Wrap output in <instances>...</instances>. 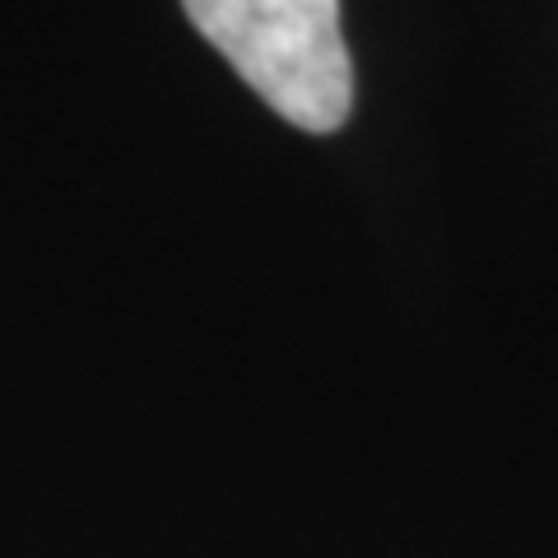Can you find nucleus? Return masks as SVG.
I'll list each match as a JSON object with an SVG mask.
<instances>
[{
  "mask_svg": "<svg viewBox=\"0 0 558 558\" xmlns=\"http://www.w3.org/2000/svg\"><path fill=\"white\" fill-rule=\"evenodd\" d=\"M205 43L299 131L330 135L354 108L340 0H182Z\"/></svg>",
  "mask_w": 558,
  "mask_h": 558,
  "instance_id": "nucleus-1",
  "label": "nucleus"
}]
</instances>
